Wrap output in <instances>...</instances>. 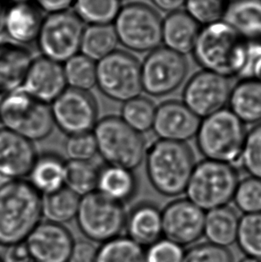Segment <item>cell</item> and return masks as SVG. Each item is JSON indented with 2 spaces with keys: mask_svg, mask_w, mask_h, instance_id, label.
I'll return each mask as SVG.
<instances>
[{
  "mask_svg": "<svg viewBox=\"0 0 261 262\" xmlns=\"http://www.w3.org/2000/svg\"><path fill=\"white\" fill-rule=\"evenodd\" d=\"M4 2H8L11 5L13 4H19V3H27V2H31L32 0H3Z\"/></svg>",
  "mask_w": 261,
  "mask_h": 262,
  "instance_id": "49",
  "label": "cell"
},
{
  "mask_svg": "<svg viewBox=\"0 0 261 262\" xmlns=\"http://www.w3.org/2000/svg\"><path fill=\"white\" fill-rule=\"evenodd\" d=\"M232 88L230 78L202 70L185 84L183 102L196 116L204 118L226 107Z\"/></svg>",
  "mask_w": 261,
  "mask_h": 262,
  "instance_id": "14",
  "label": "cell"
},
{
  "mask_svg": "<svg viewBox=\"0 0 261 262\" xmlns=\"http://www.w3.org/2000/svg\"><path fill=\"white\" fill-rule=\"evenodd\" d=\"M233 201L244 214L261 212L260 178L250 176L239 181Z\"/></svg>",
  "mask_w": 261,
  "mask_h": 262,
  "instance_id": "37",
  "label": "cell"
},
{
  "mask_svg": "<svg viewBox=\"0 0 261 262\" xmlns=\"http://www.w3.org/2000/svg\"><path fill=\"white\" fill-rule=\"evenodd\" d=\"M157 106L151 99L138 96L123 104L120 117L130 128L142 135L152 130Z\"/></svg>",
  "mask_w": 261,
  "mask_h": 262,
  "instance_id": "33",
  "label": "cell"
},
{
  "mask_svg": "<svg viewBox=\"0 0 261 262\" xmlns=\"http://www.w3.org/2000/svg\"><path fill=\"white\" fill-rule=\"evenodd\" d=\"M127 212L124 204L106 197L99 191L81 197L75 220L87 240L104 244L122 235Z\"/></svg>",
  "mask_w": 261,
  "mask_h": 262,
  "instance_id": "8",
  "label": "cell"
},
{
  "mask_svg": "<svg viewBox=\"0 0 261 262\" xmlns=\"http://www.w3.org/2000/svg\"><path fill=\"white\" fill-rule=\"evenodd\" d=\"M239 262H261V258H251V257H246L243 259H241Z\"/></svg>",
  "mask_w": 261,
  "mask_h": 262,
  "instance_id": "48",
  "label": "cell"
},
{
  "mask_svg": "<svg viewBox=\"0 0 261 262\" xmlns=\"http://www.w3.org/2000/svg\"><path fill=\"white\" fill-rule=\"evenodd\" d=\"M97 87L108 99L124 103L141 95V63L133 54L124 50L97 62Z\"/></svg>",
  "mask_w": 261,
  "mask_h": 262,
  "instance_id": "10",
  "label": "cell"
},
{
  "mask_svg": "<svg viewBox=\"0 0 261 262\" xmlns=\"http://www.w3.org/2000/svg\"><path fill=\"white\" fill-rule=\"evenodd\" d=\"M99 246L90 240L74 242L68 262H97Z\"/></svg>",
  "mask_w": 261,
  "mask_h": 262,
  "instance_id": "43",
  "label": "cell"
},
{
  "mask_svg": "<svg viewBox=\"0 0 261 262\" xmlns=\"http://www.w3.org/2000/svg\"><path fill=\"white\" fill-rule=\"evenodd\" d=\"M92 133L98 154L107 165L134 170L145 160L147 144L143 135L130 128L120 117H103Z\"/></svg>",
  "mask_w": 261,
  "mask_h": 262,
  "instance_id": "5",
  "label": "cell"
},
{
  "mask_svg": "<svg viewBox=\"0 0 261 262\" xmlns=\"http://www.w3.org/2000/svg\"><path fill=\"white\" fill-rule=\"evenodd\" d=\"M205 212L193 202L179 199L162 210L163 237L185 247L203 236Z\"/></svg>",
  "mask_w": 261,
  "mask_h": 262,
  "instance_id": "15",
  "label": "cell"
},
{
  "mask_svg": "<svg viewBox=\"0 0 261 262\" xmlns=\"http://www.w3.org/2000/svg\"><path fill=\"white\" fill-rule=\"evenodd\" d=\"M226 0H185V11L199 25H205L221 21L226 13Z\"/></svg>",
  "mask_w": 261,
  "mask_h": 262,
  "instance_id": "38",
  "label": "cell"
},
{
  "mask_svg": "<svg viewBox=\"0 0 261 262\" xmlns=\"http://www.w3.org/2000/svg\"><path fill=\"white\" fill-rule=\"evenodd\" d=\"M99 167L92 161L68 160L64 169V187L79 197L97 191Z\"/></svg>",
  "mask_w": 261,
  "mask_h": 262,
  "instance_id": "31",
  "label": "cell"
},
{
  "mask_svg": "<svg viewBox=\"0 0 261 262\" xmlns=\"http://www.w3.org/2000/svg\"><path fill=\"white\" fill-rule=\"evenodd\" d=\"M183 262H233V256L228 248L207 242L185 250Z\"/></svg>",
  "mask_w": 261,
  "mask_h": 262,
  "instance_id": "41",
  "label": "cell"
},
{
  "mask_svg": "<svg viewBox=\"0 0 261 262\" xmlns=\"http://www.w3.org/2000/svg\"><path fill=\"white\" fill-rule=\"evenodd\" d=\"M83 21L69 11L50 14L43 20L37 39L42 57L64 64L80 53Z\"/></svg>",
  "mask_w": 261,
  "mask_h": 262,
  "instance_id": "11",
  "label": "cell"
},
{
  "mask_svg": "<svg viewBox=\"0 0 261 262\" xmlns=\"http://www.w3.org/2000/svg\"><path fill=\"white\" fill-rule=\"evenodd\" d=\"M66 162L54 153L38 155L29 174V182L40 194H50L64 187Z\"/></svg>",
  "mask_w": 261,
  "mask_h": 262,
  "instance_id": "28",
  "label": "cell"
},
{
  "mask_svg": "<svg viewBox=\"0 0 261 262\" xmlns=\"http://www.w3.org/2000/svg\"><path fill=\"white\" fill-rule=\"evenodd\" d=\"M67 88L63 64L41 56L32 61L21 89L50 105Z\"/></svg>",
  "mask_w": 261,
  "mask_h": 262,
  "instance_id": "19",
  "label": "cell"
},
{
  "mask_svg": "<svg viewBox=\"0 0 261 262\" xmlns=\"http://www.w3.org/2000/svg\"><path fill=\"white\" fill-rule=\"evenodd\" d=\"M75 14L88 25H113L122 0H75Z\"/></svg>",
  "mask_w": 261,
  "mask_h": 262,
  "instance_id": "34",
  "label": "cell"
},
{
  "mask_svg": "<svg viewBox=\"0 0 261 262\" xmlns=\"http://www.w3.org/2000/svg\"><path fill=\"white\" fill-rule=\"evenodd\" d=\"M97 262H147L145 248L128 236H118L99 246Z\"/></svg>",
  "mask_w": 261,
  "mask_h": 262,
  "instance_id": "35",
  "label": "cell"
},
{
  "mask_svg": "<svg viewBox=\"0 0 261 262\" xmlns=\"http://www.w3.org/2000/svg\"><path fill=\"white\" fill-rule=\"evenodd\" d=\"M34 58L26 46L0 41V93L6 95L23 87Z\"/></svg>",
  "mask_w": 261,
  "mask_h": 262,
  "instance_id": "20",
  "label": "cell"
},
{
  "mask_svg": "<svg viewBox=\"0 0 261 262\" xmlns=\"http://www.w3.org/2000/svg\"><path fill=\"white\" fill-rule=\"evenodd\" d=\"M138 190L136 176L126 167L107 165L99 168L97 191L124 204L134 198Z\"/></svg>",
  "mask_w": 261,
  "mask_h": 262,
  "instance_id": "27",
  "label": "cell"
},
{
  "mask_svg": "<svg viewBox=\"0 0 261 262\" xmlns=\"http://www.w3.org/2000/svg\"><path fill=\"white\" fill-rule=\"evenodd\" d=\"M150 1L158 9L168 14L172 12L181 10V8L184 7V4H185V0H150Z\"/></svg>",
  "mask_w": 261,
  "mask_h": 262,
  "instance_id": "46",
  "label": "cell"
},
{
  "mask_svg": "<svg viewBox=\"0 0 261 262\" xmlns=\"http://www.w3.org/2000/svg\"><path fill=\"white\" fill-rule=\"evenodd\" d=\"M236 244L246 257L261 258V212L241 216Z\"/></svg>",
  "mask_w": 261,
  "mask_h": 262,
  "instance_id": "36",
  "label": "cell"
},
{
  "mask_svg": "<svg viewBox=\"0 0 261 262\" xmlns=\"http://www.w3.org/2000/svg\"><path fill=\"white\" fill-rule=\"evenodd\" d=\"M50 105L54 124L67 136L92 133L99 120L95 99L87 92L67 88Z\"/></svg>",
  "mask_w": 261,
  "mask_h": 262,
  "instance_id": "13",
  "label": "cell"
},
{
  "mask_svg": "<svg viewBox=\"0 0 261 262\" xmlns=\"http://www.w3.org/2000/svg\"><path fill=\"white\" fill-rule=\"evenodd\" d=\"M4 94L2 93H0V106H1V103H2V100H3Z\"/></svg>",
  "mask_w": 261,
  "mask_h": 262,
  "instance_id": "51",
  "label": "cell"
},
{
  "mask_svg": "<svg viewBox=\"0 0 261 262\" xmlns=\"http://www.w3.org/2000/svg\"><path fill=\"white\" fill-rule=\"evenodd\" d=\"M240 161L248 174L261 179V123L248 132Z\"/></svg>",
  "mask_w": 261,
  "mask_h": 262,
  "instance_id": "39",
  "label": "cell"
},
{
  "mask_svg": "<svg viewBox=\"0 0 261 262\" xmlns=\"http://www.w3.org/2000/svg\"><path fill=\"white\" fill-rule=\"evenodd\" d=\"M201 29L186 11L172 12L163 18L162 43L167 49L185 56L192 52Z\"/></svg>",
  "mask_w": 261,
  "mask_h": 262,
  "instance_id": "23",
  "label": "cell"
},
{
  "mask_svg": "<svg viewBox=\"0 0 261 262\" xmlns=\"http://www.w3.org/2000/svg\"><path fill=\"white\" fill-rule=\"evenodd\" d=\"M144 160L146 174L156 191L166 197L185 192L196 165L186 142L158 140L147 149Z\"/></svg>",
  "mask_w": 261,
  "mask_h": 262,
  "instance_id": "3",
  "label": "cell"
},
{
  "mask_svg": "<svg viewBox=\"0 0 261 262\" xmlns=\"http://www.w3.org/2000/svg\"><path fill=\"white\" fill-rule=\"evenodd\" d=\"M67 88L89 92L97 85V62L78 53L63 64Z\"/></svg>",
  "mask_w": 261,
  "mask_h": 262,
  "instance_id": "32",
  "label": "cell"
},
{
  "mask_svg": "<svg viewBox=\"0 0 261 262\" xmlns=\"http://www.w3.org/2000/svg\"><path fill=\"white\" fill-rule=\"evenodd\" d=\"M246 128L227 107L202 118L196 135V143L206 160L232 164L240 160Z\"/></svg>",
  "mask_w": 261,
  "mask_h": 262,
  "instance_id": "4",
  "label": "cell"
},
{
  "mask_svg": "<svg viewBox=\"0 0 261 262\" xmlns=\"http://www.w3.org/2000/svg\"><path fill=\"white\" fill-rule=\"evenodd\" d=\"M6 181H7V179H5V178H4V177H1V176H0V185H1V184H3V183H5V182H6Z\"/></svg>",
  "mask_w": 261,
  "mask_h": 262,
  "instance_id": "50",
  "label": "cell"
},
{
  "mask_svg": "<svg viewBox=\"0 0 261 262\" xmlns=\"http://www.w3.org/2000/svg\"><path fill=\"white\" fill-rule=\"evenodd\" d=\"M189 68L185 56L166 47H159L148 52L141 63L143 92L154 97L169 95L184 83Z\"/></svg>",
  "mask_w": 261,
  "mask_h": 262,
  "instance_id": "12",
  "label": "cell"
},
{
  "mask_svg": "<svg viewBox=\"0 0 261 262\" xmlns=\"http://www.w3.org/2000/svg\"><path fill=\"white\" fill-rule=\"evenodd\" d=\"M81 197L67 187L42 196V216L46 221L63 225L77 216Z\"/></svg>",
  "mask_w": 261,
  "mask_h": 262,
  "instance_id": "30",
  "label": "cell"
},
{
  "mask_svg": "<svg viewBox=\"0 0 261 262\" xmlns=\"http://www.w3.org/2000/svg\"><path fill=\"white\" fill-rule=\"evenodd\" d=\"M0 124L32 142L48 138L55 126L50 105L21 89L4 96Z\"/></svg>",
  "mask_w": 261,
  "mask_h": 262,
  "instance_id": "6",
  "label": "cell"
},
{
  "mask_svg": "<svg viewBox=\"0 0 261 262\" xmlns=\"http://www.w3.org/2000/svg\"><path fill=\"white\" fill-rule=\"evenodd\" d=\"M7 7H6L3 0H0V37L5 33V20L7 14Z\"/></svg>",
  "mask_w": 261,
  "mask_h": 262,
  "instance_id": "47",
  "label": "cell"
},
{
  "mask_svg": "<svg viewBox=\"0 0 261 262\" xmlns=\"http://www.w3.org/2000/svg\"><path fill=\"white\" fill-rule=\"evenodd\" d=\"M126 236L144 248L163 237L162 210L151 202H141L127 213Z\"/></svg>",
  "mask_w": 261,
  "mask_h": 262,
  "instance_id": "21",
  "label": "cell"
},
{
  "mask_svg": "<svg viewBox=\"0 0 261 262\" xmlns=\"http://www.w3.org/2000/svg\"><path fill=\"white\" fill-rule=\"evenodd\" d=\"M2 259L4 262H33L25 242L7 247Z\"/></svg>",
  "mask_w": 261,
  "mask_h": 262,
  "instance_id": "44",
  "label": "cell"
},
{
  "mask_svg": "<svg viewBox=\"0 0 261 262\" xmlns=\"http://www.w3.org/2000/svg\"><path fill=\"white\" fill-rule=\"evenodd\" d=\"M226 1H227V2L229 3V2H231V1H233V0H226Z\"/></svg>",
  "mask_w": 261,
  "mask_h": 262,
  "instance_id": "52",
  "label": "cell"
},
{
  "mask_svg": "<svg viewBox=\"0 0 261 262\" xmlns=\"http://www.w3.org/2000/svg\"><path fill=\"white\" fill-rule=\"evenodd\" d=\"M246 50L247 40L221 20L201 27L191 53L203 70L231 78L240 75Z\"/></svg>",
  "mask_w": 261,
  "mask_h": 262,
  "instance_id": "2",
  "label": "cell"
},
{
  "mask_svg": "<svg viewBox=\"0 0 261 262\" xmlns=\"http://www.w3.org/2000/svg\"><path fill=\"white\" fill-rule=\"evenodd\" d=\"M64 147L68 160L92 161L98 154L97 143L92 132L67 136Z\"/></svg>",
  "mask_w": 261,
  "mask_h": 262,
  "instance_id": "40",
  "label": "cell"
},
{
  "mask_svg": "<svg viewBox=\"0 0 261 262\" xmlns=\"http://www.w3.org/2000/svg\"><path fill=\"white\" fill-rule=\"evenodd\" d=\"M229 108L244 124L261 123V82L241 79L230 94Z\"/></svg>",
  "mask_w": 261,
  "mask_h": 262,
  "instance_id": "25",
  "label": "cell"
},
{
  "mask_svg": "<svg viewBox=\"0 0 261 262\" xmlns=\"http://www.w3.org/2000/svg\"><path fill=\"white\" fill-rule=\"evenodd\" d=\"M118 43L113 25H89L82 32L80 53L98 62L117 50Z\"/></svg>",
  "mask_w": 261,
  "mask_h": 262,
  "instance_id": "29",
  "label": "cell"
},
{
  "mask_svg": "<svg viewBox=\"0 0 261 262\" xmlns=\"http://www.w3.org/2000/svg\"><path fill=\"white\" fill-rule=\"evenodd\" d=\"M162 21L159 12L148 4L132 2L122 7L113 26L121 45L144 53L162 43Z\"/></svg>",
  "mask_w": 261,
  "mask_h": 262,
  "instance_id": "9",
  "label": "cell"
},
{
  "mask_svg": "<svg viewBox=\"0 0 261 262\" xmlns=\"http://www.w3.org/2000/svg\"><path fill=\"white\" fill-rule=\"evenodd\" d=\"M42 219V195L28 180L0 185V246L24 243Z\"/></svg>",
  "mask_w": 261,
  "mask_h": 262,
  "instance_id": "1",
  "label": "cell"
},
{
  "mask_svg": "<svg viewBox=\"0 0 261 262\" xmlns=\"http://www.w3.org/2000/svg\"><path fill=\"white\" fill-rule=\"evenodd\" d=\"M38 154L33 142L21 135L0 128V176L7 180L28 177Z\"/></svg>",
  "mask_w": 261,
  "mask_h": 262,
  "instance_id": "18",
  "label": "cell"
},
{
  "mask_svg": "<svg viewBox=\"0 0 261 262\" xmlns=\"http://www.w3.org/2000/svg\"><path fill=\"white\" fill-rule=\"evenodd\" d=\"M74 242L63 225L41 221L25 243L33 262H68Z\"/></svg>",
  "mask_w": 261,
  "mask_h": 262,
  "instance_id": "16",
  "label": "cell"
},
{
  "mask_svg": "<svg viewBox=\"0 0 261 262\" xmlns=\"http://www.w3.org/2000/svg\"><path fill=\"white\" fill-rule=\"evenodd\" d=\"M239 181L238 171L232 164L205 159L195 165L184 193L206 212L228 205Z\"/></svg>",
  "mask_w": 261,
  "mask_h": 262,
  "instance_id": "7",
  "label": "cell"
},
{
  "mask_svg": "<svg viewBox=\"0 0 261 262\" xmlns=\"http://www.w3.org/2000/svg\"><path fill=\"white\" fill-rule=\"evenodd\" d=\"M240 217L228 205L210 209L205 214L203 236L213 245L228 248L236 244Z\"/></svg>",
  "mask_w": 261,
  "mask_h": 262,
  "instance_id": "26",
  "label": "cell"
},
{
  "mask_svg": "<svg viewBox=\"0 0 261 262\" xmlns=\"http://www.w3.org/2000/svg\"><path fill=\"white\" fill-rule=\"evenodd\" d=\"M37 7L48 14H56L68 11L75 0H35Z\"/></svg>",
  "mask_w": 261,
  "mask_h": 262,
  "instance_id": "45",
  "label": "cell"
},
{
  "mask_svg": "<svg viewBox=\"0 0 261 262\" xmlns=\"http://www.w3.org/2000/svg\"><path fill=\"white\" fill-rule=\"evenodd\" d=\"M184 254V247L165 237L145 248L147 262H183Z\"/></svg>",
  "mask_w": 261,
  "mask_h": 262,
  "instance_id": "42",
  "label": "cell"
},
{
  "mask_svg": "<svg viewBox=\"0 0 261 262\" xmlns=\"http://www.w3.org/2000/svg\"><path fill=\"white\" fill-rule=\"evenodd\" d=\"M43 20L39 7L31 2L13 4L7 8L5 33L13 42L26 46L37 41Z\"/></svg>",
  "mask_w": 261,
  "mask_h": 262,
  "instance_id": "22",
  "label": "cell"
},
{
  "mask_svg": "<svg viewBox=\"0 0 261 262\" xmlns=\"http://www.w3.org/2000/svg\"><path fill=\"white\" fill-rule=\"evenodd\" d=\"M0 262H4L3 259H2V258H0Z\"/></svg>",
  "mask_w": 261,
  "mask_h": 262,
  "instance_id": "53",
  "label": "cell"
},
{
  "mask_svg": "<svg viewBox=\"0 0 261 262\" xmlns=\"http://www.w3.org/2000/svg\"><path fill=\"white\" fill-rule=\"evenodd\" d=\"M201 121L183 101L167 100L157 106L152 130L159 140L186 142L196 136Z\"/></svg>",
  "mask_w": 261,
  "mask_h": 262,
  "instance_id": "17",
  "label": "cell"
},
{
  "mask_svg": "<svg viewBox=\"0 0 261 262\" xmlns=\"http://www.w3.org/2000/svg\"><path fill=\"white\" fill-rule=\"evenodd\" d=\"M246 40L261 41V0H233L223 18Z\"/></svg>",
  "mask_w": 261,
  "mask_h": 262,
  "instance_id": "24",
  "label": "cell"
}]
</instances>
